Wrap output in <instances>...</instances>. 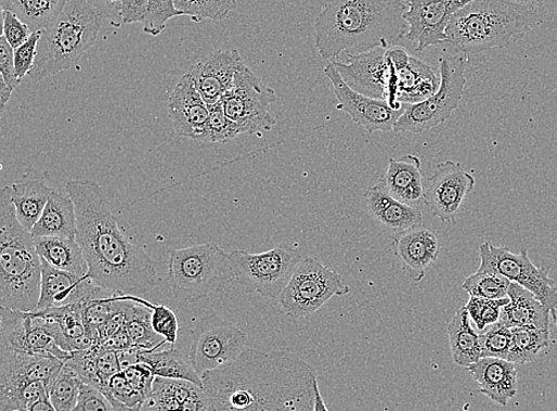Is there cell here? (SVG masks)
<instances>
[{
    "label": "cell",
    "mask_w": 557,
    "mask_h": 411,
    "mask_svg": "<svg viewBox=\"0 0 557 411\" xmlns=\"http://www.w3.org/2000/svg\"><path fill=\"white\" fill-rule=\"evenodd\" d=\"M209 411H314L316 370L287 351L245 350L231 365L206 372Z\"/></svg>",
    "instance_id": "1"
},
{
    "label": "cell",
    "mask_w": 557,
    "mask_h": 411,
    "mask_svg": "<svg viewBox=\"0 0 557 411\" xmlns=\"http://www.w3.org/2000/svg\"><path fill=\"white\" fill-rule=\"evenodd\" d=\"M66 191L76 205L77 242L89 267L88 278L120 296L156 288L155 261L120 231L103 187L93 180H70Z\"/></svg>",
    "instance_id": "2"
},
{
    "label": "cell",
    "mask_w": 557,
    "mask_h": 411,
    "mask_svg": "<svg viewBox=\"0 0 557 411\" xmlns=\"http://www.w3.org/2000/svg\"><path fill=\"white\" fill-rule=\"evenodd\" d=\"M406 9L405 0H329L314 24L320 56L336 61L344 52L398 46L407 31Z\"/></svg>",
    "instance_id": "3"
},
{
    "label": "cell",
    "mask_w": 557,
    "mask_h": 411,
    "mask_svg": "<svg viewBox=\"0 0 557 411\" xmlns=\"http://www.w3.org/2000/svg\"><path fill=\"white\" fill-rule=\"evenodd\" d=\"M542 22L539 9L513 0H474L453 16L445 42L456 53L479 54L513 44Z\"/></svg>",
    "instance_id": "4"
},
{
    "label": "cell",
    "mask_w": 557,
    "mask_h": 411,
    "mask_svg": "<svg viewBox=\"0 0 557 411\" xmlns=\"http://www.w3.org/2000/svg\"><path fill=\"white\" fill-rule=\"evenodd\" d=\"M42 259L33 234L21 226L11 202V185L0 193V304L33 311L41 297Z\"/></svg>",
    "instance_id": "5"
},
{
    "label": "cell",
    "mask_w": 557,
    "mask_h": 411,
    "mask_svg": "<svg viewBox=\"0 0 557 411\" xmlns=\"http://www.w3.org/2000/svg\"><path fill=\"white\" fill-rule=\"evenodd\" d=\"M104 24V16L88 0H69L51 27L42 31L29 78L40 82L69 69L89 52Z\"/></svg>",
    "instance_id": "6"
},
{
    "label": "cell",
    "mask_w": 557,
    "mask_h": 411,
    "mask_svg": "<svg viewBox=\"0 0 557 411\" xmlns=\"http://www.w3.org/2000/svg\"><path fill=\"white\" fill-rule=\"evenodd\" d=\"M234 281L230 254L216 244H196L170 252L169 282L180 303L205 300Z\"/></svg>",
    "instance_id": "7"
},
{
    "label": "cell",
    "mask_w": 557,
    "mask_h": 411,
    "mask_svg": "<svg viewBox=\"0 0 557 411\" xmlns=\"http://www.w3.org/2000/svg\"><path fill=\"white\" fill-rule=\"evenodd\" d=\"M468 62L469 55L463 53L442 56L439 91L424 102L407 105L393 131L419 133L435 129L450 119L464 95Z\"/></svg>",
    "instance_id": "8"
},
{
    "label": "cell",
    "mask_w": 557,
    "mask_h": 411,
    "mask_svg": "<svg viewBox=\"0 0 557 411\" xmlns=\"http://www.w3.org/2000/svg\"><path fill=\"white\" fill-rule=\"evenodd\" d=\"M303 257L296 248L278 245L263 254L235 251L230 254L234 281L247 293L278 300Z\"/></svg>",
    "instance_id": "9"
},
{
    "label": "cell",
    "mask_w": 557,
    "mask_h": 411,
    "mask_svg": "<svg viewBox=\"0 0 557 411\" xmlns=\"http://www.w3.org/2000/svg\"><path fill=\"white\" fill-rule=\"evenodd\" d=\"M350 293L340 273L312 257H303L277 301L284 314L301 320L315 314L332 297Z\"/></svg>",
    "instance_id": "10"
},
{
    "label": "cell",
    "mask_w": 557,
    "mask_h": 411,
    "mask_svg": "<svg viewBox=\"0 0 557 411\" xmlns=\"http://www.w3.org/2000/svg\"><path fill=\"white\" fill-rule=\"evenodd\" d=\"M479 272L497 273L513 283L535 294L554 321H557V286L549 277V269L532 264L527 248L514 254L507 247L494 246L490 242L479 246Z\"/></svg>",
    "instance_id": "11"
},
{
    "label": "cell",
    "mask_w": 557,
    "mask_h": 411,
    "mask_svg": "<svg viewBox=\"0 0 557 411\" xmlns=\"http://www.w3.org/2000/svg\"><path fill=\"white\" fill-rule=\"evenodd\" d=\"M276 101L275 90L245 66L220 102L242 134H258L276 126L275 117L270 114V106Z\"/></svg>",
    "instance_id": "12"
},
{
    "label": "cell",
    "mask_w": 557,
    "mask_h": 411,
    "mask_svg": "<svg viewBox=\"0 0 557 411\" xmlns=\"http://www.w3.org/2000/svg\"><path fill=\"white\" fill-rule=\"evenodd\" d=\"M388 47H378L361 54L348 53V62L332 61L341 78L358 93L386 101L396 110L407 104L399 102L398 79L388 57Z\"/></svg>",
    "instance_id": "13"
},
{
    "label": "cell",
    "mask_w": 557,
    "mask_h": 411,
    "mask_svg": "<svg viewBox=\"0 0 557 411\" xmlns=\"http://www.w3.org/2000/svg\"><path fill=\"white\" fill-rule=\"evenodd\" d=\"M65 361L55 357L0 350V411L17 410L20 395L27 385L54 380Z\"/></svg>",
    "instance_id": "14"
},
{
    "label": "cell",
    "mask_w": 557,
    "mask_h": 411,
    "mask_svg": "<svg viewBox=\"0 0 557 411\" xmlns=\"http://www.w3.org/2000/svg\"><path fill=\"white\" fill-rule=\"evenodd\" d=\"M247 335L238 327L218 318L203 321L191 348L192 363L199 373L225 368L245 351Z\"/></svg>",
    "instance_id": "15"
},
{
    "label": "cell",
    "mask_w": 557,
    "mask_h": 411,
    "mask_svg": "<svg viewBox=\"0 0 557 411\" xmlns=\"http://www.w3.org/2000/svg\"><path fill=\"white\" fill-rule=\"evenodd\" d=\"M474 0H405V39L416 44L417 52L448 41L453 16Z\"/></svg>",
    "instance_id": "16"
},
{
    "label": "cell",
    "mask_w": 557,
    "mask_h": 411,
    "mask_svg": "<svg viewBox=\"0 0 557 411\" xmlns=\"http://www.w3.org/2000/svg\"><path fill=\"white\" fill-rule=\"evenodd\" d=\"M325 76L329 79L334 94L338 98L337 108L348 114L357 126L368 133L393 131L407 105L396 110L386 101L355 92L344 81L339 72L331 62L325 67Z\"/></svg>",
    "instance_id": "17"
},
{
    "label": "cell",
    "mask_w": 557,
    "mask_h": 411,
    "mask_svg": "<svg viewBox=\"0 0 557 411\" xmlns=\"http://www.w3.org/2000/svg\"><path fill=\"white\" fill-rule=\"evenodd\" d=\"M475 185L476 179L459 164L445 160L425 181V203L440 221L455 223L465 198Z\"/></svg>",
    "instance_id": "18"
},
{
    "label": "cell",
    "mask_w": 557,
    "mask_h": 411,
    "mask_svg": "<svg viewBox=\"0 0 557 411\" xmlns=\"http://www.w3.org/2000/svg\"><path fill=\"white\" fill-rule=\"evenodd\" d=\"M106 297V291L88 277L62 271L42 261L40 303L35 310L88 304Z\"/></svg>",
    "instance_id": "19"
},
{
    "label": "cell",
    "mask_w": 557,
    "mask_h": 411,
    "mask_svg": "<svg viewBox=\"0 0 557 411\" xmlns=\"http://www.w3.org/2000/svg\"><path fill=\"white\" fill-rule=\"evenodd\" d=\"M388 57L398 79L400 103L418 104L439 91L441 78L426 61L411 55L399 44L388 49Z\"/></svg>",
    "instance_id": "20"
},
{
    "label": "cell",
    "mask_w": 557,
    "mask_h": 411,
    "mask_svg": "<svg viewBox=\"0 0 557 411\" xmlns=\"http://www.w3.org/2000/svg\"><path fill=\"white\" fill-rule=\"evenodd\" d=\"M245 62L235 49H224L208 54L189 72L197 91L208 105L221 101L231 89L235 76L245 67Z\"/></svg>",
    "instance_id": "21"
},
{
    "label": "cell",
    "mask_w": 557,
    "mask_h": 411,
    "mask_svg": "<svg viewBox=\"0 0 557 411\" xmlns=\"http://www.w3.org/2000/svg\"><path fill=\"white\" fill-rule=\"evenodd\" d=\"M168 114L176 132L194 141H202L209 118V107L187 74L171 92Z\"/></svg>",
    "instance_id": "22"
},
{
    "label": "cell",
    "mask_w": 557,
    "mask_h": 411,
    "mask_svg": "<svg viewBox=\"0 0 557 411\" xmlns=\"http://www.w3.org/2000/svg\"><path fill=\"white\" fill-rule=\"evenodd\" d=\"M392 251L406 275L414 282H420L438 260L440 243L435 232L420 226L393 234Z\"/></svg>",
    "instance_id": "23"
},
{
    "label": "cell",
    "mask_w": 557,
    "mask_h": 411,
    "mask_svg": "<svg viewBox=\"0 0 557 411\" xmlns=\"http://www.w3.org/2000/svg\"><path fill=\"white\" fill-rule=\"evenodd\" d=\"M364 201L370 216L392 234L424 226L423 211L392 197L379 181L370 187Z\"/></svg>",
    "instance_id": "24"
},
{
    "label": "cell",
    "mask_w": 557,
    "mask_h": 411,
    "mask_svg": "<svg viewBox=\"0 0 557 411\" xmlns=\"http://www.w3.org/2000/svg\"><path fill=\"white\" fill-rule=\"evenodd\" d=\"M467 370L478 383L479 391L494 403L505 407L517 395V370L511 361L481 358Z\"/></svg>",
    "instance_id": "25"
},
{
    "label": "cell",
    "mask_w": 557,
    "mask_h": 411,
    "mask_svg": "<svg viewBox=\"0 0 557 411\" xmlns=\"http://www.w3.org/2000/svg\"><path fill=\"white\" fill-rule=\"evenodd\" d=\"M423 162L416 155L390 158L389 166L379 182L399 202L416 207L425 202V179Z\"/></svg>",
    "instance_id": "26"
},
{
    "label": "cell",
    "mask_w": 557,
    "mask_h": 411,
    "mask_svg": "<svg viewBox=\"0 0 557 411\" xmlns=\"http://www.w3.org/2000/svg\"><path fill=\"white\" fill-rule=\"evenodd\" d=\"M507 296L510 297V303L502 309L500 320L504 326L549 331L550 313L535 294L511 282Z\"/></svg>",
    "instance_id": "27"
},
{
    "label": "cell",
    "mask_w": 557,
    "mask_h": 411,
    "mask_svg": "<svg viewBox=\"0 0 557 411\" xmlns=\"http://www.w3.org/2000/svg\"><path fill=\"white\" fill-rule=\"evenodd\" d=\"M37 254L49 266L62 271L88 277L89 267L86 264L77 239L67 236L42 235L34 236Z\"/></svg>",
    "instance_id": "28"
},
{
    "label": "cell",
    "mask_w": 557,
    "mask_h": 411,
    "mask_svg": "<svg viewBox=\"0 0 557 411\" xmlns=\"http://www.w3.org/2000/svg\"><path fill=\"white\" fill-rule=\"evenodd\" d=\"M77 210L72 197L53 191L39 221L31 231L33 236L53 235L77 239Z\"/></svg>",
    "instance_id": "29"
},
{
    "label": "cell",
    "mask_w": 557,
    "mask_h": 411,
    "mask_svg": "<svg viewBox=\"0 0 557 411\" xmlns=\"http://www.w3.org/2000/svg\"><path fill=\"white\" fill-rule=\"evenodd\" d=\"M53 190L43 180L11 184V202L21 226L31 233L51 197Z\"/></svg>",
    "instance_id": "30"
},
{
    "label": "cell",
    "mask_w": 557,
    "mask_h": 411,
    "mask_svg": "<svg viewBox=\"0 0 557 411\" xmlns=\"http://www.w3.org/2000/svg\"><path fill=\"white\" fill-rule=\"evenodd\" d=\"M452 357L456 365L468 368L482 358L480 334L470 325L466 307L456 310L448 327Z\"/></svg>",
    "instance_id": "31"
},
{
    "label": "cell",
    "mask_w": 557,
    "mask_h": 411,
    "mask_svg": "<svg viewBox=\"0 0 557 411\" xmlns=\"http://www.w3.org/2000/svg\"><path fill=\"white\" fill-rule=\"evenodd\" d=\"M69 0H0L2 10L14 12L35 31H43L65 10Z\"/></svg>",
    "instance_id": "32"
},
{
    "label": "cell",
    "mask_w": 557,
    "mask_h": 411,
    "mask_svg": "<svg viewBox=\"0 0 557 411\" xmlns=\"http://www.w3.org/2000/svg\"><path fill=\"white\" fill-rule=\"evenodd\" d=\"M142 363L151 367L156 377L189 381L204 386L203 378L195 370L191 358L185 357L174 347L163 352L144 350Z\"/></svg>",
    "instance_id": "33"
},
{
    "label": "cell",
    "mask_w": 557,
    "mask_h": 411,
    "mask_svg": "<svg viewBox=\"0 0 557 411\" xmlns=\"http://www.w3.org/2000/svg\"><path fill=\"white\" fill-rule=\"evenodd\" d=\"M131 296L126 295V329L130 339L134 346L142 348V350L156 351L160 346H165L167 341L153 330L151 309L132 301Z\"/></svg>",
    "instance_id": "34"
},
{
    "label": "cell",
    "mask_w": 557,
    "mask_h": 411,
    "mask_svg": "<svg viewBox=\"0 0 557 411\" xmlns=\"http://www.w3.org/2000/svg\"><path fill=\"white\" fill-rule=\"evenodd\" d=\"M513 339L507 360L514 364H528L550 345V332L534 329H511Z\"/></svg>",
    "instance_id": "35"
},
{
    "label": "cell",
    "mask_w": 557,
    "mask_h": 411,
    "mask_svg": "<svg viewBox=\"0 0 557 411\" xmlns=\"http://www.w3.org/2000/svg\"><path fill=\"white\" fill-rule=\"evenodd\" d=\"M82 381L78 372L66 361L57 375L48 385V397L57 411L76 410L81 390Z\"/></svg>",
    "instance_id": "36"
},
{
    "label": "cell",
    "mask_w": 557,
    "mask_h": 411,
    "mask_svg": "<svg viewBox=\"0 0 557 411\" xmlns=\"http://www.w3.org/2000/svg\"><path fill=\"white\" fill-rule=\"evenodd\" d=\"M29 317L28 311L2 307V326H0V350L29 354Z\"/></svg>",
    "instance_id": "37"
},
{
    "label": "cell",
    "mask_w": 557,
    "mask_h": 411,
    "mask_svg": "<svg viewBox=\"0 0 557 411\" xmlns=\"http://www.w3.org/2000/svg\"><path fill=\"white\" fill-rule=\"evenodd\" d=\"M177 8L195 23L226 20L237 9V0H176Z\"/></svg>",
    "instance_id": "38"
},
{
    "label": "cell",
    "mask_w": 557,
    "mask_h": 411,
    "mask_svg": "<svg viewBox=\"0 0 557 411\" xmlns=\"http://www.w3.org/2000/svg\"><path fill=\"white\" fill-rule=\"evenodd\" d=\"M511 282L497 273L476 271L463 283V290L470 297L501 300L507 297Z\"/></svg>",
    "instance_id": "39"
},
{
    "label": "cell",
    "mask_w": 557,
    "mask_h": 411,
    "mask_svg": "<svg viewBox=\"0 0 557 411\" xmlns=\"http://www.w3.org/2000/svg\"><path fill=\"white\" fill-rule=\"evenodd\" d=\"M208 107L209 118L200 142L224 144L242 134L237 126L226 116L221 102Z\"/></svg>",
    "instance_id": "40"
},
{
    "label": "cell",
    "mask_w": 557,
    "mask_h": 411,
    "mask_svg": "<svg viewBox=\"0 0 557 411\" xmlns=\"http://www.w3.org/2000/svg\"><path fill=\"white\" fill-rule=\"evenodd\" d=\"M510 303V297L501 300H488V298L469 297L465 305L470 320L476 323L479 332L485 331L501 320L502 309Z\"/></svg>",
    "instance_id": "41"
},
{
    "label": "cell",
    "mask_w": 557,
    "mask_h": 411,
    "mask_svg": "<svg viewBox=\"0 0 557 411\" xmlns=\"http://www.w3.org/2000/svg\"><path fill=\"white\" fill-rule=\"evenodd\" d=\"M184 16L177 5L176 0H147L146 16L143 24V31L158 36L167 28L171 18Z\"/></svg>",
    "instance_id": "42"
},
{
    "label": "cell",
    "mask_w": 557,
    "mask_h": 411,
    "mask_svg": "<svg viewBox=\"0 0 557 411\" xmlns=\"http://www.w3.org/2000/svg\"><path fill=\"white\" fill-rule=\"evenodd\" d=\"M513 333L502 322L494 323L480 334L482 358L506 359L511 347Z\"/></svg>",
    "instance_id": "43"
},
{
    "label": "cell",
    "mask_w": 557,
    "mask_h": 411,
    "mask_svg": "<svg viewBox=\"0 0 557 411\" xmlns=\"http://www.w3.org/2000/svg\"><path fill=\"white\" fill-rule=\"evenodd\" d=\"M152 311V326L153 330L171 347H174L179 339V320L169 307L165 305H154L151 308Z\"/></svg>",
    "instance_id": "44"
},
{
    "label": "cell",
    "mask_w": 557,
    "mask_h": 411,
    "mask_svg": "<svg viewBox=\"0 0 557 411\" xmlns=\"http://www.w3.org/2000/svg\"><path fill=\"white\" fill-rule=\"evenodd\" d=\"M107 397H113L118 402L129 407H142L144 398L135 393L122 371L111 377L107 386L102 390Z\"/></svg>",
    "instance_id": "45"
},
{
    "label": "cell",
    "mask_w": 557,
    "mask_h": 411,
    "mask_svg": "<svg viewBox=\"0 0 557 411\" xmlns=\"http://www.w3.org/2000/svg\"><path fill=\"white\" fill-rule=\"evenodd\" d=\"M182 398L177 394L176 386L166 384L159 386L144 402L141 411H183Z\"/></svg>",
    "instance_id": "46"
},
{
    "label": "cell",
    "mask_w": 557,
    "mask_h": 411,
    "mask_svg": "<svg viewBox=\"0 0 557 411\" xmlns=\"http://www.w3.org/2000/svg\"><path fill=\"white\" fill-rule=\"evenodd\" d=\"M41 36L42 31L33 33L29 39L14 51L16 74L21 81L24 77L29 76L34 68Z\"/></svg>",
    "instance_id": "47"
},
{
    "label": "cell",
    "mask_w": 557,
    "mask_h": 411,
    "mask_svg": "<svg viewBox=\"0 0 557 411\" xmlns=\"http://www.w3.org/2000/svg\"><path fill=\"white\" fill-rule=\"evenodd\" d=\"M135 393H139L146 401L152 395L155 382V373L145 363L134 364L122 371Z\"/></svg>",
    "instance_id": "48"
},
{
    "label": "cell",
    "mask_w": 557,
    "mask_h": 411,
    "mask_svg": "<svg viewBox=\"0 0 557 411\" xmlns=\"http://www.w3.org/2000/svg\"><path fill=\"white\" fill-rule=\"evenodd\" d=\"M3 15V36L9 44L14 48L26 42L33 30L14 12L2 10Z\"/></svg>",
    "instance_id": "49"
},
{
    "label": "cell",
    "mask_w": 557,
    "mask_h": 411,
    "mask_svg": "<svg viewBox=\"0 0 557 411\" xmlns=\"http://www.w3.org/2000/svg\"><path fill=\"white\" fill-rule=\"evenodd\" d=\"M76 411H116V409L103 391L82 383Z\"/></svg>",
    "instance_id": "50"
},
{
    "label": "cell",
    "mask_w": 557,
    "mask_h": 411,
    "mask_svg": "<svg viewBox=\"0 0 557 411\" xmlns=\"http://www.w3.org/2000/svg\"><path fill=\"white\" fill-rule=\"evenodd\" d=\"M0 72L4 81L12 89H17L21 80L16 74L14 48L9 44L4 36L0 39Z\"/></svg>",
    "instance_id": "51"
},
{
    "label": "cell",
    "mask_w": 557,
    "mask_h": 411,
    "mask_svg": "<svg viewBox=\"0 0 557 411\" xmlns=\"http://www.w3.org/2000/svg\"><path fill=\"white\" fill-rule=\"evenodd\" d=\"M98 376L102 381V390L107 386L111 377L115 376L120 370L118 355L116 351H106L103 348L102 352L96 358Z\"/></svg>",
    "instance_id": "52"
},
{
    "label": "cell",
    "mask_w": 557,
    "mask_h": 411,
    "mask_svg": "<svg viewBox=\"0 0 557 411\" xmlns=\"http://www.w3.org/2000/svg\"><path fill=\"white\" fill-rule=\"evenodd\" d=\"M146 10L147 0H122L120 10L122 24L143 23Z\"/></svg>",
    "instance_id": "53"
},
{
    "label": "cell",
    "mask_w": 557,
    "mask_h": 411,
    "mask_svg": "<svg viewBox=\"0 0 557 411\" xmlns=\"http://www.w3.org/2000/svg\"><path fill=\"white\" fill-rule=\"evenodd\" d=\"M88 2L101 12L104 18L115 24V27L121 26L120 10L122 0H88Z\"/></svg>",
    "instance_id": "54"
},
{
    "label": "cell",
    "mask_w": 557,
    "mask_h": 411,
    "mask_svg": "<svg viewBox=\"0 0 557 411\" xmlns=\"http://www.w3.org/2000/svg\"><path fill=\"white\" fill-rule=\"evenodd\" d=\"M99 344H101L106 351L116 352L127 350V348L133 345L127 329L120 330L119 332L111 336V338H108L107 341Z\"/></svg>",
    "instance_id": "55"
},
{
    "label": "cell",
    "mask_w": 557,
    "mask_h": 411,
    "mask_svg": "<svg viewBox=\"0 0 557 411\" xmlns=\"http://www.w3.org/2000/svg\"><path fill=\"white\" fill-rule=\"evenodd\" d=\"M142 348L132 345L127 350L118 351L120 370L124 371L134 364L142 363Z\"/></svg>",
    "instance_id": "56"
},
{
    "label": "cell",
    "mask_w": 557,
    "mask_h": 411,
    "mask_svg": "<svg viewBox=\"0 0 557 411\" xmlns=\"http://www.w3.org/2000/svg\"><path fill=\"white\" fill-rule=\"evenodd\" d=\"M0 103H2V112H4L7 104L10 102V99L12 97V92H14V89L10 87L4 79H0Z\"/></svg>",
    "instance_id": "57"
},
{
    "label": "cell",
    "mask_w": 557,
    "mask_h": 411,
    "mask_svg": "<svg viewBox=\"0 0 557 411\" xmlns=\"http://www.w3.org/2000/svg\"><path fill=\"white\" fill-rule=\"evenodd\" d=\"M29 411H57L51 400H49V397L43 398V400H40L39 402H36L33 404L29 409Z\"/></svg>",
    "instance_id": "58"
},
{
    "label": "cell",
    "mask_w": 557,
    "mask_h": 411,
    "mask_svg": "<svg viewBox=\"0 0 557 411\" xmlns=\"http://www.w3.org/2000/svg\"><path fill=\"white\" fill-rule=\"evenodd\" d=\"M314 411H329L325 401L323 395H321L319 389V383L315 386V403H314Z\"/></svg>",
    "instance_id": "59"
},
{
    "label": "cell",
    "mask_w": 557,
    "mask_h": 411,
    "mask_svg": "<svg viewBox=\"0 0 557 411\" xmlns=\"http://www.w3.org/2000/svg\"><path fill=\"white\" fill-rule=\"evenodd\" d=\"M513 2L527 8L539 9L544 4H547L549 0H513Z\"/></svg>",
    "instance_id": "60"
},
{
    "label": "cell",
    "mask_w": 557,
    "mask_h": 411,
    "mask_svg": "<svg viewBox=\"0 0 557 411\" xmlns=\"http://www.w3.org/2000/svg\"><path fill=\"white\" fill-rule=\"evenodd\" d=\"M15 411H29V410H27V409H21V410H15Z\"/></svg>",
    "instance_id": "61"
},
{
    "label": "cell",
    "mask_w": 557,
    "mask_h": 411,
    "mask_svg": "<svg viewBox=\"0 0 557 411\" xmlns=\"http://www.w3.org/2000/svg\"><path fill=\"white\" fill-rule=\"evenodd\" d=\"M556 325H557V321H556Z\"/></svg>",
    "instance_id": "62"
},
{
    "label": "cell",
    "mask_w": 557,
    "mask_h": 411,
    "mask_svg": "<svg viewBox=\"0 0 557 411\" xmlns=\"http://www.w3.org/2000/svg\"><path fill=\"white\" fill-rule=\"evenodd\" d=\"M74 411H76V410H74Z\"/></svg>",
    "instance_id": "63"
}]
</instances>
